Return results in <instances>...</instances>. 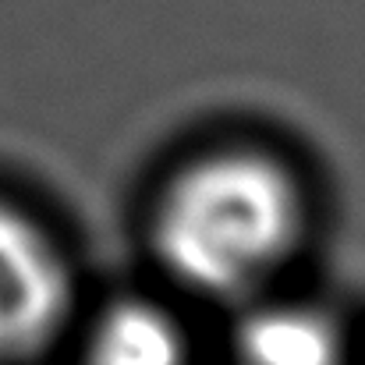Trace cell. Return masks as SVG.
<instances>
[{"mask_svg": "<svg viewBox=\"0 0 365 365\" xmlns=\"http://www.w3.org/2000/svg\"><path fill=\"white\" fill-rule=\"evenodd\" d=\"M86 355L89 365H185L188 344L170 312L128 298L100 312Z\"/></svg>", "mask_w": 365, "mask_h": 365, "instance_id": "cell-4", "label": "cell"}, {"mask_svg": "<svg viewBox=\"0 0 365 365\" xmlns=\"http://www.w3.org/2000/svg\"><path fill=\"white\" fill-rule=\"evenodd\" d=\"M71 312V269L36 220L0 199V362L53 344Z\"/></svg>", "mask_w": 365, "mask_h": 365, "instance_id": "cell-2", "label": "cell"}, {"mask_svg": "<svg viewBox=\"0 0 365 365\" xmlns=\"http://www.w3.org/2000/svg\"><path fill=\"white\" fill-rule=\"evenodd\" d=\"M235 355L238 365H344V334L330 312L280 302L238 323Z\"/></svg>", "mask_w": 365, "mask_h": 365, "instance_id": "cell-3", "label": "cell"}, {"mask_svg": "<svg viewBox=\"0 0 365 365\" xmlns=\"http://www.w3.org/2000/svg\"><path fill=\"white\" fill-rule=\"evenodd\" d=\"M160 266L206 298H245L266 284L305 235L294 174L255 149H224L181 167L153 210Z\"/></svg>", "mask_w": 365, "mask_h": 365, "instance_id": "cell-1", "label": "cell"}]
</instances>
